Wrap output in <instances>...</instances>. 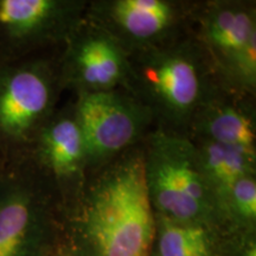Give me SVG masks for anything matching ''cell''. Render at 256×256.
<instances>
[{
	"label": "cell",
	"mask_w": 256,
	"mask_h": 256,
	"mask_svg": "<svg viewBox=\"0 0 256 256\" xmlns=\"http://www.w3.org/2000/svg\"><path fill=\"white\" fill-rule=\"evenodd\" d=\"M66 220L76 243L74 256H151L156 218L146 186L142 144L88 172Z\"/></svg>",
	"instance_id": "obj_1"
},
{
	"label": "cell",
	"mask_w": 256,
	"mask_h": 256,
	"mask_svg": "<svg viewBox=\"0 0 256 256\" xmlns=\"http://www.w3.org/2000/svg\"><path fill=\"white\" fill-rule=\"evenodd\" d=\"M130 58L124 92L151 114L154 130L188 136L198 110L224 86L192 34Z\"/></svg>",
	"instance_id": "obj_2"
},
{
	"label": "cell",
	"mask_w": 256,
	"mask_h": 256,
	"mask_svg": "<svg viewBox=\"0 0 256 256\" xmlns=\"http://www.w3.org/2000/svg\"><path fill=\"white\" fill-rule=\"evenodd\" d=\"M57 51L0 64V168L26 159L64 92Z\"/></svg>",
	"instance_id": "obj_3"
},
{
	"label": "cell",
	"mask_w": 256,
	"mask_h": 256,
	"mask_svg": "<svg viewBox=\"0 0 256 256\" xmlns=\"http://www.w3.org/2000/svg\"><path fill=\"white\" fill-rule=\"evenodd\" d=\"M142 148L146 186L156 215L220 229L191 140L153 130Z\"/></svg>",
	"instance_id": "obj_4"
},
{
	"label": "cell",
	"mask_w": 256,
	"mask_h": 256,
	"mask_svg": "<svg viewBox=\"0 0 256 256\" xmlns=\"http://www.w3.org/2000/svg\"><path fill=\"white\" fill-rule=\"evenodd\" d=\"M58 214L55 190L30 159L0 168V256H50Z\"/></svg>",
	"instance_id": "obj_5"
},
{
	"label": "cell",
	"mask_w": 256,
	"mask_h": 256,
	"mask_svg": "<svg viewBox=\"0 0 256 256\" xmlns=\"http://www.w3.org/2000/svg\"><path fill=\"white\" fill-rule=\"evenodd\" d=\"M191 34L220 84L256 98L255 0H198Z\"/></svg>",
	"instance_id": "obj_6"
},
{
	"label": "cell",
	"mask_w": 256,
	"mask_h": 256,
	"mask_svg": "<svg viewBox=\"0 0 256 256\" xmlns=\"http://www.w3.org/2000/svg\"><path fill=\"white\" fill-rule=\"evenodd\" d=\"M198 0H88L84 18L128 56L191 34Z\"/></svg>",
	"instance_id": "obj_7"
},
{
	"label": "cell",
	"mask_w": 256,
	"mask_h": 256,
	"mask_svg": "<svg viewBox=\"0 0 256 256\" xmlns=\"http://www.w3.org/2000/svg\"><path fill=\"white\" fill-rule=\"evenodd\" d=\"M88 156V172L144 142L154 130L151 114L132 95L112 90L74 98Z\"/></svg>",
	"instance_id": "obj_8"
},
{
	"label": "cell",
	"mask_w": 256,
	"mask_h": 256,
	"mask_svg": "<svg viewBox=\"0 0 256 256\" xmlns=\"http://www.w3.org/2000/svg\"><path fill=\"white\" fill-rule=\"evenodd\" d=\"M88 0H0V64L60 50Z\"/></svg>",
	"instance_id": "obj_9"
},
{
	"label": "cell",
	"mask_w": 256,
	"mask_h": 256,
	"mask_svg": "<svg viewBox=\"0 0 256 256\" xmlns=\"http://www.w3.org/2000/svg\"><path fill=\"white\" fill-rule=\"evenodd\" d=\"M64 92L74 98L126 89L130 58L107 32L84 18L57 52Z\"/></svg>",
	"instance_id": "obj_10"
},
{
	"label": "cell",
	"mask_w": 256,
	"mask_h": 256,
	"mask_svg": "<svg viewBox=\"0 0 256 256\" xmlns=\"http://www.w3.org/2000/svg\"><path fill=\"white\" fill-rule=\"evenodd\" d=\"M28 159L42 172L58 197L63 215L76 206L88 176L84 139L74 98L60 104L38 134Z\"/></svg>",
	"instance_id": "obj_11"
},
{
	"label": "cell",
	"mask_w": 256,
	"mask_h": 256,
	"mask_svg": "<svg viewBox=\"0 0 256 256\" xmlns=\"http://www.w3.org/2000/svg\"><path fill=\"white\" fill-rule=\"evenodd\" d=\"M256 98L222 87L192 119L190 139H204L256 153Z\"/></svg>",
	"instance_id": "obj_12"
},
{
	"label": "cell",
	"mask_w": 256,
	"mask_h": 256,
	"mask_svg": "<svg viewBox=\"0 0 256 256\" xmlns=\"http://www.w3.org/2000/svg\"><path fill=\"white\" fill-rule=\"evenodd\" d=\"M190 140L218 216L220 208L234 184L246 176L256 174V153L204 139Z\"/></svg>",
	"instance_id": "obj_13"
},
{
	"label": "cell",
	"mask_w": 256,
	"mask_h": 256,
	"mask_svg": "<svg viewBox=\"0 0 256 256\" xmlns=\"http://www.w3.org/2000/svg\"><path fill=\"white\" fill-rule=\"evenodd\" d=\"M156 256H218L220 228L156 215Z\"/></svg>",
	"instance_id": "obj_14"
},
{
	"label": "cell",
	"mask_w": 256,
	"mask_h": 256,
	"mask_svg": "<svg viewBox=\"0 0 256 256\" xmlns=\"http://www.w3.org/2000/svg\"><path fill=\"white\" fill-rule=\"evenodd\" d=\"M50 256H74L72 252V254H69V252H66V250H58V252H52Z\"/></svg>",
	"instance_id": "obj_15"
}]
</instances>
